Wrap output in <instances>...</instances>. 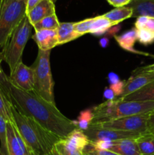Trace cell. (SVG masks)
<instances>
[{
  "mask_svg": "<svg viewBox=\"0 0 154 155\" xmlns=\"http://www.w3.org/2000/svg\"><path fill=\"white\" fill-rule=\"evenodd\" d=\"M108 80L109 82H110V85H113L115 84V83H118L119 81H120L119 79V77H118L116 74H114V73H110V74H109Z\"/></svg>",
  "mask_w": 154,
  "mask_h": 155,
  "instance_id": "36",
  "label": "cell"
},
{
  "mask_svg": "<svg viewBox=\"0 0 154 155\" xmlns=\"http://www.w3.org/2000/svg\"></svg>",
  "mask_w": 154,
  "mask_h": 155,
  "instance_id": "44",
  "label": "cell"
},
{
  "mask_svg": "<svg viewBox=\"0 0 154 155\" xmlns=\"http://www.w3.org/2000/svg\"><path fill=\"white\" fill-rule=\"evenodd\" d=\"M30 155H32V154H30Z\"/></svg>",
  "mask_w": 154,
  "mask_h": 155,
  "instance_id": "43",
  "label": "cell"
},
{
  "mask_svg": "<svg viewBox=\"0 0 154 155\" xmlns=\"http://www.w3.org/2000/svg\"><path fill=\"white\" fill-rule=\"evenodd\" d=\"M154 111V101H107L92 110V123L105 122L111 120L134 115L146 114Z\"/></svg>",
  "mask_w": 154,
  "mask_h": 155,
  "instance_id": "3",
  "label": "cell"
},
{
  "mask_svg": "<svg viewBox=\"0 0 154 155\" xmlns=\"http://www.w3.org/2000/svg\"><path fill=\"white\" fill-rule=\"evenodd\" d=\"M0 155H3V154H2V153L1 152V151H0Z\"/></svg>",
  "mask_w": 154,
  "mask_h": 155,
  "instance_id": "41",
  "label": "cell"
},
{
  "mask_svg": "<svg viewBox=\"0 0 154 155\" xmlns=\"http://www.w3.org/2000/svg\"><path fill=\"white\" fill-rule=\"evenodd\" d=\"M51 50L39 49L37 58L32 65L34 71V89L33 92L43 99L54 103V81L50 66Z\"/></svg>",
  "mask_w": 154,
  "mask_h": 155,
  "instance_id": "6",
  "label": "cell"
},
{
  "mask_svg": "<svg viewBox=\"0 0 154 155\" xmlns=\"http://www.w3.org/2000/svg\"><path fill=\"white\" fill-rule=\"evenodd\" d=\"M53 151L57 155H84V151L69 146L62 139L54 145Z\"/></svg>",
  "mask_w": 154,
  "mask_h": 155,
  "instance_id": "25",
  "label": "cell"
},
{
  "mask_svg": "<svg viewBox=\"0 0 154 155\" xmlns=\"http://www.w3.org/2000/svg\"><path fill=\"white\" fill-rule=\"evenodd\" d=\"M136 29V28H135ZM137 38L139 42L143 45H149L154 42V33L145 29H136Z\"/></svg>",
  "mask_w": 154,
  "mask_h": 155,
  "instance_id": "29",
  "label": "cell"
},
{
  "mask_svg": "<svg viewBox=\"0 0 154 155\" xmlns=\"http://www.w3.org/2000/svg\"><path fill=\"white\" fill-rule=\"evenodd\" d=\"M119 101H154V80L137 92L127 95Z\"/></svg>",
  "mask_w": 154,
  "mask_h": 155,
  "instance_id": "20",
  "label": "cell"
},
{
  "mask_svg": "<svg viewBox=\"0 0 154 155\" xmlns=\"http://www.w3.org/2000/svg\"><path fill=\"white\" fill-rule=\"evenodd\" d=\"M83 133L88 138L90 142H98V141H116L120 139H136L141 136L138 133H129V132L119 131V130H108L101 128L91 124L90 127L83 131Z\"/></svg>",
  "mask_w": 154,
  "mask_h": 155,
  "instance_id": "8",
  "label": "cell"
},
{
  "mask_svg": "<svg viewBox=\"0 0 154 155\" xmlns=\"http://www.w3.org/2000/svg\"><path fill=\"white\" fill-rule=\"evenodd\" d=\"M9 81L19 89L27 92H33L34 89V71L33 68L21 61L14 71L10 74Z\"/></svg>",
  "mask_w": 154,
  "mask_h": 155,
  "instance_id": "9",
  "label": "cell"
},
{
  "mask_svg": "<svg viewBox=\"0 0 154 155\" xmlns=\"http://www.w3.org/2000/svg\"><path fill=\"white\" fill-rule=\"evenodd\" d=\"M113 26V24L104 15L91 18L89 33L96 35V36H101Z\"/></svg>",
  "mask_w": 154,
  "mask_h": 155,
  "instance_id": "22",
  "label": "cell"
},
{
  "mask_svg": "<svg viewBox=\"0 0 154 155\" xmlns=\"http://www.w3.org/2000/svg\"><path fill=\"white\" fill-rule=\"evenodd\" d=\"M107 150L119 155H141L135 139H131L111 141Z\"/></svg>",
  "mask_w": 154,
  "mask_h": 155,
  "instance_id": "15",
  "label": "cell"
},
{
  "mask_svg": "<svg viewBox=\"0 0 154 155\" xmlns=\"http://www.w3.org/2000/svg\"><path fill=\"white\" fill-rule=\"evenodd\" d=\"M93 112L91 110H84L79 117L78 120L73 121L77 129H79L82 131H85L88 130L93 121Z\"/></svg>",
  "mask_w": 154,
  "mask_h": 155,
  "instance_id": "26",
  "label": "cell"
},
{
  "mask_svg": "<svg viewBox=\"0 0 154 155\" xmlns=\"http://www.w3.org/2000/svg\"><path fill=\"white\" fill-rule=\"evenodd\" d=\"M147 133L154 135V111L149 114L147 120Z\"/></svg>",
  "mask_w": 154,
  "mask_h": 155,
  "instance_id": "33",
  "label": "cell"
},
{
  "mask_svg": "<svg viewBox=\"0 0 154 155\" xmlns=\"http://www.w3.org/2000/svg\"><path fill=\"white\" fill-rule=\"evenodd\" d=\"M141 155H154V135L146 133L135 139Z\"/></svg>",
  "mask_w": 154,
  "mask_h": 155,
  "instance_id": "23",
  "label": "cell"
},
{
  "mask_svg": "<svg viewBox=\"0 0 154 155\" xmlns=\"http://www.w3.org/2000/svg\"><path fill=\"white\" fill-rule=\"evenodd\" d=\"M84 155H88V154H85V153H84Z\"/></svg>",
  "mask_w": 154,
  "mask_h": 155,
  "instance_id": "42",
  "label": "cell"
},
{
  "mask_svg": "<svg viewBox=\"0 0 154 155\" xmlns=\"http://www.w3.org/2000/svg\"><path fill=\"white\" fill-rule=\"evenodd\" d=\"M2 72H3V71H2V68H1V60H0V74H1Z\"/></svg>",
  "mask_w": 154,
  "mask_h": 155,
  "instance_id": "39",
  "label": "cell"
},
{
  "mask_svg": "<svg viewBox=\"0 0 154 155\" xmlns=\"http://www.w3.org/2000/svg\"><path fill=\"white\" fill-rule=\"evenodd\" d=\"M48 155H57V154H55V153H54V151H53V150H52V151H51V153H50V154H48Z\"/></svg>",
  "mask_w": 154,
  "mask_h": 155,
  "instance_id": "38",
  "label": "cell"
},
{
  "mask_svg": "<svg viewBox=\"0 0 154 155\" xmlns=\"http://www.w3.org/2000/svg\"><path fill=\"white\" fill-rule=\"evenodd\" d=\"M127 6L132 9V18L140 16L154 18V0H132Z\"/></svg>",
  "mask_w": 154,
  "mask_h": 155,
  "instance_id": "16",
  "label": "cell"
},
{
  "mask_svg": "<svg viewBox=\"0 0 154 155\" xmlns=\"http://www.w3.org/2000/svg\"><path fill=\"white\" fill-rule=\"evenodd\" d=\"M32 27L33 26L25 15L11 35L2 53L0 60L5 61L8 64L10 74L14 71L17 65L22 61L23 51L31 34Z\"/></svg>",
  "mask_w": 154,
  "mask_h": 155,
  "instance_id": "5",
  "label": "cell"
},
{
  "mask_svg": "<svg viewBox=\"0 0 154 155\" xmlns=\"http://www.w3.org/2000/svg\"><path fill=\"white\" fill-rule=\"evenodd\" d=\"M59 25L60 22L56 14H54L39 21V22L35 24L33 27L35 29V31L41 30H57Z\"/></svg>",
  "mask_w": 154,
  "mask_h": 155,
  "instance_id": "24",
  "label": "cell"
},
{
  "mask_svg": "<svg viewBox=\"0 0 154 155\" xmlns=\"http://www.w3.org/2000/svg\"><path fill=\"white\" fill-rule=\"evenodd\" d=\"M11 111L14 124L32 155L49 154L54 145L61 139L31 117L20 113L13 105L11 107Z\"/></svg>",
  "mask_w": 154,
  "mask_h": 155,
  "instance_id": "2",
  "label": "cell"
},
{
  "mask_svg": "<svg viewBox=\"0 0 154 155\" xmlns=\"http://www.w3.org/2000/svg\"><path fill=\"white\" fill-rule=\"evenodd\" d=\"M91 18H87L83 21H79L74 24V30L80 36L88 33L90 32V25Z\"/></svg>",
  "mask_w": 154,
  "mask_h": 155,
  "instance_id": "30",
  "label": "cell"
},
{
  "mask_svg": "<svg viewBox=\"0 0 154 155\" xmlns=\"http://www.w3.org/2000/svg\"><path fill=\"white\" fill-rule=\"evenodd\" d=\"M149 114L134 115L111 120L105 122L91 123L95 127L108 130H119L143 135L147 133V120Z\"/></svg>",
  "mask_w": 154,
  "mask_h": 155,
  "instance_id": "7",
  "label": "cell"
},
{
  "mask_svg": "<svg viewBox=\"0 0 154 155\" xmlns=\"http://www.w3.org/2000/svg\"><path fill=\"white\" fill-rule=\"evenodd\" d=\"M133 74L132 77L125 82L122 94L116 99H122L127 95L137 92L154 80V72H141Z\"/></svg>",
  "mask_w": 154,
  "mask_h": 155,
  "instance_id": "11",
  "label": "cell"
},
{
  "mask_svg": "<svg viewBox=\"0 0 154 155\" xmlns=\"http://www.w3.org/2000/svg\"><path fill=\"white\" fill-rule=\"evenodd\" d=\"M132 9L128 6H124V7L116 8L103 15L107 18L113 26H115L125 20L132 18Z\"/></svg>",
  "mask_w": 154,
  "mask_h": 155,
  "instance_id": "21",
  "label": "cell"
},
{
  "mask_svg": "<svg viewBox=\"0 0 154 155\" xmlns=\"http://www.w3.org/2000/svg\"><path fill=\"white\" fill-rule=\"evenodd\" d=\"M27 0H0V57L17 26L27 15Z\"/></svg>",
  "mask_w": 154,
  "mask_h": 155,
  "instance_id": "4",
  "label": "cell"
},
{
  "mask_svg": "<svg viewBox=\"0 0 154 155\" xmlns=\"http://www.w3.org/2000/svg\"><path fill=\"white\" fill-rule=\"evenodd\" d=\"M74 24L72 22L60 23L57 30L58 45L67 43L81 36L74 30Z\"/></svg>",
  "mask_w": 154,
  "mask_h": 155,
  "instance_id": "19",
  "label": "cell"
},
{
  "mask_svg": "<svg viewBox=\"0 0 154 155\" xmlns=\"http://www.w3.org/2000/svg\"><path fill=\"white\" fill-rule=\"evenodd\" d=\"M54 14H56L54 3L51 0H42L27 14V16L33 26L43 18Z\"/></svg>",
  "mask_w": 154,
  "mask_h": 155,
  "instance_id": "13",
  "label": "cell"
},
{
  "mask_svg": "<svg viewBox=\"0 0 154 155\" xmlns=\"http://www.w3.org/2000/svg\"><path fill=\"white\" fill-rule=\"evenodd\" d=\"M62 140L69 146L82 151H84L85 148L89 145L90 142L88 138L83 133V131L77 128L72 130L66 137L62 139Z\"/></svg>",
  "mask_w": 154,
  "mask_h": 155,
  "instance_id": "17",
  "label": "cell"
},
{
  "mask_svg": "<svg viewBox=\"0 0 154 155\" xmlns=\"http://www.w3.org/2000/svg\"><path fill=\"white\" fill-rule=\"evenodd\" d=\"M84 153L88 155H119L113 152V151H108V150H102L94 148L90 145H88L85 148Z\"/></svg>",
  "mask_w": 154,
  "mask_h": 155,
  "instance_id": "31",
  "label": "cell"
},
{
  "mask_svg": "<svg viewBox=\"0 0 154 155\" xmlns=\"http://www.w3.org/2000/svg\"><path fill=\"white\" fill-rule=\"evenodd\" d=\"M33 40L37 44L39 49L48 51L58 45L57 30H41L35 31Z\"/></svg>",
  "mask_w": 154,
  "mask_h": 155,
  "instance_id": "12",
  "label": "cell"
},
{
  "mask_svg": "<svg viewBox=\"0 0 154 155\" xmlns=\"http://www.w3.org/2000/svg\"><path fill=\"white\" fill-rule=\"evenodd\" d=\"M104 96L107 101H113L116 98V94L111 88H106L104 92Z\"/></svg>",
  "mask_w": 154,
  "mask_h": 155,
  "instance_id": "34",
  "label": "cell"
},
{
  "mask_svg": "<svg viewBox=\"0 0 154 155\" xmlns=\"http://www.w3.org/2000/svg\"><path fill=\"white\" fill-rule=\"evenodd\" d=\"M24 141L18 133L13 121L7 123L6 155H30Z\"/></svg>",
  "mask_w": 154,
  "mask_h": 155,
  "instance_id": "10",
  "label": "cell"
},
{
  "mask_svg": "<svg viewBox=\"0 0 154 155\" xmlns=\"http://www.w3.org/2000/svg\"><path fill=\"white\" fill-rule=\"evenodd\" d=\"M6 86L12 105L25 116L31 117L58 137L63 139L76 128L72 120L65 117L55 104L43 99L34 92H27L14 86L6 78Z\"/></svg>",
  "mask_w": 154,
  "mask_h": 155,
  "instance_id": "1",
  "label": "cell"
},
{
  "mask_svg": "<svg viewBox=\"0 0 154 155\" xmlns=\"http://www.w3.org/2000/svg\"><path fill=\"white\" fill-rule=\"evenodd\" d=\"M108 42L109 40L107 39V38H103V39H101V40H100V45H101V46H102L103 48H105V47H107V45H108Z\"/></svg>",
  "mask_w": 154,
  "mask_h": 155,
  "instance_id": "37",
  "label": "cell"
},
{
  "mask_svg": "<svg viewBox=\"0 0 154 155\" xmlns=\"http://www.w3.org/2000/svg\"><path fill=\"white\" fill-rule=\"evenodd\" d=\"M42 0H27V14L30 11H31L38 3H39Z\"/></svg>",
  "mask_w": 154,
  "mask_h": 155,
  "instance_id": "35",
  "label": "cell"
},
{
  "mask_svg": "<svg viewBox=\"0 0 154 155\" xmlns=\"http://www.w3.org/2000/svg\"><path fill=\"white\" fill-rule=\"evenodd\" d=\"M134 28L145 29L154 33V18L148 16L137 17L134 24Z\"/></svg>",
  "mask_w": 154,
  "mask_h": 155,
  "instance_id": "27",
  "label": "cell"
},
{
  "mask_svg": "<svg viewBox=\"0 0 154 155\" xmlns=\"http://www.w3.org/2000/svg\"><path fill=\"white\" fill-rule=\"evenodd\" d=\"M114 38L119 45V46L123 48V49L131 51V52L144 54V55H149L146 53H143L141 51H137L134 48V43L137 40V30L135 28L128 30V31L125 32V33L120 35V36H114Z\"/></svg>",
  "mask_w": 154,
  "mask_h": 155,
  "instance_id": "18",
  "label": "cell"
},
{
  "mask_svg": "<svg viewBox=\"0 0 154 155\" xmlns=\"http://www.w3.org/2000/svg\"><path fill=\"white\" fill-rule=\"evenodd\" d=\"M107 1L111 5L116 8H119L127 6L128 4H130L131 2H132V0H107Z\"/></svg>",
  "mask_w": 154,
  "mask_h": 155,
  "instance_id": "32",
  "label": "cell"
},
{
  "mask_svg": "<svg viewBox=\"0 0 154 155\" xmlns=\"http://www.w3.org/2000/svg\"><path fill=\"white\" fill-rule=\"evenodd\" d=\"M7 121L0 116V151L3 155H6L7 150Z\"/></svg>",
  "mask_w": 154,
  "mask_h": 155,
  "instance_id": "28",
  "label": "cell"
},
{
  "mask_svg": "<svg viewBox=\"0 0 154 155\" xmlns=\"http://www.w3.org/2000/svg\"><path fill=\"white\" fill-rule=\"evenodd\" d=\"M7 76L2 72L0 74V116L7 122H12V114L11 111V102L9 98L8 92L6 86Z\"/></svg>",
  "mask_w": 154,
  "mask_h": 155,
  "instance_id": "14",
  "label": "cell"
},
{
  "mask_svg": "<svg viewBox=\"0 0 154 155\" xmlns=\"http://www.w3.org/2000/svg\"><path fill=\"white\" fill-rule=\"evenodd\" d=\"M51 1H52L53 2H54V3H55V2H56V1H57V0H51Z\"/></svg>",
  "mask_w": 154,
  "mask_h": 155,
  "instance_id": "40",
  "label": "cell"
}]
</instances>
